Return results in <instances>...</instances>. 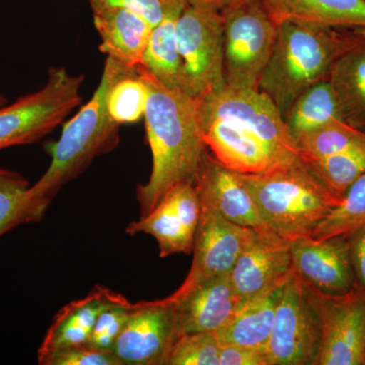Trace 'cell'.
<instances>
[{"mask_svg":"<svg viewBox=\"0 0 365 365\" xmlns=\"http://www.w3.org/2000/svg\"><path fill=\"white\" fill-rule=\"evenodd\" d=\"M123 297L108 288L97 287L83 299L62 307L38 350V361L63 348L88 345L98 314Z\"/></svg>","mask_w":365,"mask_h":365,"instance_id":"ffe728a7","label":"cell"},{"mask_svg":"<svg viewBox=\"0 0 365 365\" xmlns=\"http://www.w3.org/2000/svg\"><path fill=\"white\" fill-rule=\"evenodd\" d=\"M6 98H4V96L2 95L1 91H0V107H1V106H4V104H6Z\"/></svg>","mask_w":365,"mask_h":365,"instance_id":"74e56055","label":"cell"},{"mask_svg":"<svg viewBox=\"0 0 365 365\" xmlns=\"http://www.w3.org/2000/svg\"><path fill=\"white\" fill-rule=\"evenodd\" d=\"M278 25L306 24L365 30V0H263Z\"/></svg>","mask_w":365,"mask_h":365,"instance_id":"44dd1931","label":"cell"},{"mask_svg":"<svg viewBox=\"0 0 365 365\" xmlns=\"http://www.w3.org/2000/svg\"><path fill=\"white\" fill-rule=\"evenodd\" d=\"M294 272L290 242L268 228L256 230L228 274L242 299L279 288Z\"/></svg>","mask_w":365,"mask_h":365,"instance_id":"5bb4252c","label":"cell"},{"mask_svg":"<svg viewBox=\"0 0 365 365\" xmlns=\"http://www.w3.org/2000/svg\"><path fill=\"white\" fill-rule=\"evenodd\" d=\"M255 232L254 228L230 222L215 208L201 202L191 269L172 295H181L205 281L228 275Z\"/></svg>","mask_w":365,"mask_h":365,"instance_id":"8fae6325","label":"cell"},{"mask_svg":"<svg viewBox=\"0 0 365 365\" xmlns=\"http://www.w3.org/2000/svg\"><path fill=\"white\" fill-rule=\"evenodd\" d=\"M88 1L101 38L100 51L128 68L141 66L153 26L127 9L100 0Z\"/></svg>","mask_w":365,"mask_h":365,"instance_id":"d6986e66","label":"cell"},{"mask_svg":"<svg viewBox=\"0 0 365 365\" xmlns=\"http://www.w3.org/2000/svg\"><path fill=\"white\" fill-rule=\"evenodd\" d=\"M194 184L201 202L215 208L225 220L254 230L266 228L241 174L227 169L208 150Z\"/></svg>","mask_w":365,"mask_h":365,"instance_id":"ac0fdd59","label":"cell"},{"mask_svg":"<svg viewBox=\"0 0 365 365\" xmlns=\"http://www.w3.org/2000/svg\"><path fill=\"white\" fill-rule=\"evenodd\" d=\"M279 288L242 299L230 321L215 332L220 344L266 349L275 321Z\"/></svg>","mask_w":365,"mask_h":365,"instance_id":"7402d4cb","label":"cell"},{"mask_svg":"<svg viewBox=\"0 0 365 365\" xmlns=\"http://www.w3.org/2000/svg\"><path fill=\"white\" fill-rule=\"evenodd\" d=\"M200 215L201 201L195 184L181 182L170 189L150 213L131 222L126 232H143L155 237L160 258L190 254L193 252Z\"/></svg>","mask_w":365,"mask_h":365,"instance_id":"4fadbf2b","label":"cell"},{"mask_svg":"<svg viewBox=\"0 0 365 365\" xmlns=\"http://www.w3.org/2000/svg\"><path fill=\"white\" fill-rule=\"evenodd\" d=\"M185 93L205 98L225 86L223 19L220 11L187 4L176 21Z\"/></svg>","mask_w":365,"mask_h":365,"instance_id":"52a82bcc","label":"cell"},{"mask_svg":"<svg viewBox=\"0 0 365 365\" xmlns=\"http://www.w3.org/2000/svg\"><path fill=\"white\" fill-rule=\"evenodd\" d=\"M304 284L321 330L316 365H365L364 288L356 282L345 294H330Z\"/></svg>","mask_w":365,"mask_h":365,"instance_id":"ba28073f","label":"cell"},{"mask_svg":"<svg viewBox=\"0 0 365 365\" xmlns=\"http://www.w3.org/2000/svg\"><path fill=\"white\" fill-rule=\"evenodd\" d=\"M180 336L174 311L165 299L138 302L113 354L120 365H168Z\"/></svg>","mask_w":365,"mask_h":365,"instance_id":"7c38bea8","label":"cell"},{"mask_svg":"<svg viewBox=\"0 0 365 365\" xmlns=\"http://www.w3.org/2000/svg\"><path fill=\"white\" fill-rule=\"evenodd\" d=\"M353 269L357 282L365 289V225L349 237Z\"/></svg>","mask_w":365,"mask_h":365,"instance_id":"d590c367","label":"cell"},{"mask_svg":"<svg viewBox=\"0 0 365 365\" xmlns=\"http://www.w3.org/2000/svg\"><path fill=\"white\" fill-rule=\"evenodd\" d=\"M328 81L341 119L365 131V43L336 60Z\"/></svg>","mask_w":365,"mask_h":365,"instance_id":"603a6c76","label":"cell"},{"mask_svg":"<svg viewBox=\"0 0 365 365\" xmlns=\"http://www.w3.org/2000/svg\"><path fill=\"white\" fill-rule=\"evenodd\" d=\"M365 225V174L346 192L342 203L317 225L311 237L326 240L350 237Z\"/></svg>","mask_w":365,"mask_h":365,"instance_id":"f546056e","label":"cell"},{"mask_svg":"<svg viewBox=\"0 0 365 365\" xmlns=\"http://www.w3.org/2000/svg\"><path fill=\"white\" fill-rule=\"evenodd\" d=\"M182 11L168 14L153 28L141 66L167 88L185 91L184 66L176 32L177 19Z\"/></svg>","mask_w":365,"mask_h":365,"instance_id":"cb8c5ba5","label":"cell"},{"mask_svg":"<svg viewBox=\"0 0 365 365\" xmlns=\"http://www.w3.org/2000/svg\"><path fill=\"white\" fill-rule=\"evenodd\" d=\"M290 250L295 272L319 292L345 294L356 284L349 237H300L290 242Z\"/></svg>","mask_w":365,"mask_h":365,"instance_id":"9a60e30c","label":"cell"},{"mask_svg":"<svg viewBox=\"0 0 365 365\" xmlns=\"http://www.w3.org/2000/svg\"><path fill=\"white\" fill-rule=\"evenodd\" d=\"M266 228L292 242L311 237L344 197L324 184L297 157L259 174H241Z\"/></svg>","mask_w":365,"mask_h":365,"instance_id":"277c9868","label":"cell"},{"mask_svg":"<svg viewBox=\"0 0 365 365\" xmlns=\"http://www.w3.org/2000/svg\"><path fill=\"white\" fill-rule=\"evenodd\" d=\"M41 218L25 178L0 168V237L19 225L37 222Z\"/></svg>","mask_w":365,"mask_h":365,"instance_id":"4316f807","label":"cell"},{"mask_svg":"<svg viewBox=\"0 0 365 365\" xmlns=\"http://www.w3.org/2000/svg\"><path fill=\"white\" fill-rule=\"evenodd\" d=\"M220 365H269L265 348L222 345Z\"/></svg>","mask_w":365,"mask_h":365,"instance_id":"e575fe53","label":"cell"},{"mask_svg":"<svg viewBox=\"0 0 365 365\" xmlns=\"http://www.w3.org/2000/svg\"><path fill=\"white\" fill-rule=\"evenodd\" d=\"M232 1L235 0H187L190 6L213 11H222L223 7L232 4Z\"/></svg>","mask_w":365,"mask_h":365,"instance_id":"8d00e7d4","label":"cell"},{"mask_svg":"<svg viewBox=\"0 0 365 365\" xmlns=\"http://www.w3.org/2000/svg\"><path fill=\"white\" fill-rule=\"evenodd\" d=\"M148 83L136 68L127 69L108 93V111L119 125L132 124L144 117L148 100Z\"/></svg>","mask_w":365,"mask_h":365,"instance_id":"f1b7e54d","label":"cell"},{"mask_svg":"<svg viewBox=\"0 0 365 365\" xmlns=\"http://www.w3.org/2000/svg\"><path fill=\"white\" fill-rule=\"evenodd\" d=\"M300 155L323 158L365 148V131L341 119H333L295 138Z\"/></svg>","mask_w":365,"mask_h":365,"instance_id":"484cf974","label":"cell"},{"mask_svg":"<svg viewBox=\"0 0 365 365\" xmlns=\"http://www.w3.org/2000/svg\"><path fill=\"white\" fill-rule=\"evenodd\" d=\"M364 43L365 30L280 24L259 91L273 101L284 120L300 93L314 83L328 81L336 60Z\"/></svg>","mask_w":365,"mask_h":365,"instance_id":"7a4b0ae2","label":"cell"},{"mask_svg":"<svg viewBox=\"0 0 365 365\" xmlns=\"http://www.w3.org/2000/svg\"><path fill=\"white\" fill-rule=\"evenodd\" d=\"M133 307L134 304L123 297L105 309L98 314L88 345L98 351L113 353L118 337L126 325Z\"/></svg>","mask_w":365,"mask_h":365,"instance_id":"1f68e13d","label":"cell"},{"mask_svg":"<svg viewBox=\"0 0 365 365\" xmlns=\"http://www.w3.org/2000/svg\"><path fill=\"white\" fill-rule=\"evenodd\" d=\"M321 330L304 280L294 272L278 290L269 365H316Z\"/></svg>","mask_w":365,"mask_h":365,"instance_id":"9c48e42d","label":"cell"},{"mask_svg":"<svg viewBox=\"0 0 365 365\" xmlns=\"http://www.w3.org/2000/svg\"><path fill=\"white\" fill-rule=\"evenodd\" d=\"M128 67L107 57L102 78L90 102L64 126L58 141L48 146L51 163L39 181L30 186L34 203L44 215L60 189L76 179L98 155L119 143L120 126L108 111V93Z\"/></svg>","mask_w":365,"mask_h":365,"instance_id":"3957f363","label":"cell"},{"mask_svg":"<svg viewBox=\"0 0 365 365\" xmlns=\"http://www.w3.org/2000/svg\"><path fill=\"white\" fill-rule=\"evenodd\" d=\"M299 157L324 184L343 197L365 174V148L323 158Z\"/></svg>","mask_w":365,"mask_h":365,"instance_id":"83f0119b","label":"cell"},{"mask_svg":"<svg viewBox=\"0 0 365 365\" xmlns=\"http://www.w3.org/2000/svg\"><path fill=\"white\" fill-rule=\"evenodd\" d=\"M137 71L150 90L144 119L153 168L148 182L136 190L143 216L177 185L195 182L208 148L203 138L202 98L167 88L141 66Z\"/></svg>","mask_w":365,"mask_h":365,"instance_id":"6da1fadb","label":"cell"},{"mask_svg":"<svg viewBox=\"0 0 365 365\" xmlns=\"http://www.w3.org/2000/svg\"><path fill=\"white\" fill-rule=\"evenodd\" d=\"M202 126L204 143L211 155L239 174H259L290 162L282 160L267 143L234 122L207 118L202 119Z\"/></svg>","mask_w":365,"mask_h":365,"instance_id":"e0dca14e","label":"cell"},{"mask_svg":"<svg viewBox=\"0 0 365 365\" xmlns=\"http://www.w3.org/2000/svg\"><path fill=\"white\" fill-rule=\"evenodd\" d=\"M341 119L335 96L329 81H322L300 93L284 117L285 125L292 138ZM342 120V119H341Z\"/></svg>","mask_w":365,"mask_h":365,"instance_id":"d4e9b609","label":"cell"},{"mask_svg":"<svg viewBox=\"0 0 365 365\" xmlns=\"http://www.w3.org/2000/svg\"><path fill=\"white\" fill-rule=\"evenodd\" d=\"M85 76L51 67L40 90L0 108V150L40 140L63 123L81 102Z\"/></svg>","mask_w":365,"mask_h":365,"instance_id":"8992f818","label":"cell"},{"mask_svg":"<svg viewBox=\"0 0 365 365\" xmlns=\"http://www.w3.org/2000/svg\"><path fill=\"white\" fill-rule=\"evenodd\" d=\"M201 118H220L240 125L267 143L282 160L299 155L279 110L261 91L223 86L202 98Z\"/></svg>","mask_w":365,"mask_h":365,"instance_id":"30bf717a","label":"cell"},{"mask_svg":"<svg viewBox=\"0 0 365 365\" xmlns=\"http://www.w3.org/2000/svg\"><path fill=\"white\" fill-rule=\"evenodd\" d=\"M109 6L121 7L141 16L153 28L168 14L182 11L188 4L187 0H100Z\"/></svg>","mask_w":365,"mask_h":365,"instance_id":"d6a6232c","label":"cell"},{"mask_svg":"<svg viewBox=\"0 0 365 365\" xmlns=\"http://www.w3.org/2000/svg\"><path fill=\"white\" fill-rule=\"evenodd\" d=\"M38 362L41 365H120L113 353L98 351L88 345L57 350Z\"/></svg>","mask_w":365,"mask_h":365,"instance_id":"836d02e7","label":"cell"},{"mask_svg":"<svg viewBox=\"0 0 365 365\" xmlns=\"http://www.w3.org/2000/svg\"><path fill=\"white\" fill-rule=\"evenodd\" d=\"M220 349L213 331L184 334L173 347L168 365H220Z\"/></svg>","mask_w":365,"mask_h":365,"instance_id":"4dcf8cb0","label":"cell"},{"mask_svg":"<svg viewBox=\"0 0 365 365\" xmlns=\"http://www.w3.org/2000/svg\"><path fill=\"white\" fill-rule=\"evenodd\" d=\"M225 86L259 90L278 36L263 0H235L223 7Z\"/></svg>","mask_w":365,"mask_h":365,"instance_id":"5b68a950","label":"cell"},{"mask_svg":"<svg viewBox=\"0 0 365 365\" xmlns=\"http://www.w3.org/2000/svg\"><path fill=\"white\" fill-rule=\"evenodd\" d=\"M163 299L174 311L180 335L216 332L230 321L242 302L228 275L205 281L185 294H170Z\"/></svg>","mask_w":365,"mask_h":365,"instance_id":"2e32d148","label":"cell"}]
</instances>
